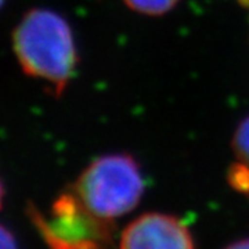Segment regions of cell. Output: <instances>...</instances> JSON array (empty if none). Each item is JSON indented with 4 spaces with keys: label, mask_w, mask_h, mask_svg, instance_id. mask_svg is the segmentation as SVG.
<instances>
[{
    "label": "cell",
    "mask_w": 249,
    "mask_h": 249,
    "mask_svg": "<svg viewBox=\"0 0 249 249\" xmlns=\"http://www.w3.org/2000/svg\"><path fill=\"white\" fill-rule=\"evenodd\" d=\"M134 13L147 17H162L175 9L181 0H122Z\"/></svg>",
    "instance_id": "5b68a950"
},
{
    "label": "cell",
    "mask_w": 249,
    "mask_h": 249,
    "mask_svg": "<svg viewBox=\"0 0 249 249\" xmlns=\"http://www.w3.org/2000/svg\"><path fill=\"white\" fill-rule=\"evenodd\" d=\"M224 249H249V238L235 241L230 245H227Z\"/></svg>",
    "instance_id": "9c48e42d"
},
{
    "label": "cell",
    "mask_w": 249,
    "mask_h": 249,
    "mask_svg": "<svg viewBox=\"0 0 249 249\" xmlns=\"http://www.w3.org/2000/svg\"><path fill=\"white\" fill-rule=\"evenodd\" d=\"M0 249H18L14 234L3 224H0Z\"/></svg>",
    "instance_id": "ba28073f"
},
{
    "label": "cell",
    "mask_w": 249,
    "mask_h": 249,
    "mask_svg": "<svg viewBox=\"0 0 249 249\" xmlns=\"http://www.w3.org/2000/svg\"><path fill=\"white\" fill-rule=\"evenodd\" d=\"M28 216L49 249H115V224L91 213L72 190L55 198L50 219L32 204Z\"/></svg>",
    "instance_id": "3957f363"
},
{
    "label": "cell",
    "mask_w": 249,
    "mask_h": 249,
    "mask_svg": "<svg viewBox=\"0 0 249 249\" xmlns=\"http://www.w3.org/2000/svg\"><path fill=\"white\" fill-rule=\"evenodd\" d=\"M144 187L142 168L132 155L108 154L82 170L72 191L91 213L114 220L140 204Z\"/></svg>",
    "instance_id": "7a4b0ae2"
},
{
    "label": "cell",
    "mask_w": 249,
    "mask_h": 249,
    "mask_svg": "<svg viewBox=\"0 0 249 249\" xmlns=\"http://www.w3.org/2000/svg\"><path fill=\"white\" fill-rule=\"evenodd\" d=\"M227 184L231 187L234 191L249 196V165L237 160L231 163L227 169Z\"/></svg>",
    "instance_id": "8992f818"
},
{
    "label": "cell",
    "mask_w": 249,
    "mask_h": 249,
    "mask_svg": "<svg viewBox=\"0 0 249 249\" xmlns=\"http://www.w3.org/2000/svg\"><path fill=\"white\" fill-rule=\"evenodd\" d=\"M4 4V0H0V9H1V6Z\"/></svg>",
    "instance_id": "7c38bea8"
},
{
    "label": "cell",
    "mask_w": 249,
    "mask_h": 249,
    "mask_svg": "<svg viewBox=\"0 0 249 249\" xmlns=\"http://www.w3.org/2000/svg\"><path fill=\"white\" fill-rule=\"evenodd\" d=\"M237 3L240 4L241 7L249 10V0H237Z\"/></svg>",
    "instance_id": "8fae6325"
},
{
    "label": "cell",
    "mask_w": 249,
    "mask_h": 249,
    "mask_svg": "<svg viewBox=\"0 0 249 249\" xmlns=\"http://www.w3.org/2000/svg\"><path fill=\"white\" fill-rule=\"evenodd\" d=\"M3 199H4V186H3V181L0 178V209L3 206Z\"/></svg>",
    "instance_id": "30bf717a"
},
{
    "label": "cell",
    "mask_w": 249,
    "mask_h": 249,
    "mask_svg": "<svg viewBox=\"0 0 249 249\" xmlns=\"http://www.w3.org/2000/svg\"><path fill=\"white\" fill-rule=\"evenodd\" d=\"M231 148L237 160L249 165V115L245 116L234 130Z\"/></svg>",
    "instance_id": "52a82bcc"
},
{
    "label": "cell",
    "mask_w": 249,
    "mask_h": 249,
    "mask_svg": "<svg viewBox=\"0 0 249 249\" xmlns=\"http://www.w3.org/2000/svg\"><path fill=\"white\" fill-rule=\"evenodd\" d=\"M11 42L24 73L42 80L60 97L78 67L75 36L68 21L54 10H29L14 28Z\"/></svg>",
    "instance_id": "6da1fadb"
},
{
    "label": "cell",
    "mask_w": 249,
    "mask_h": 249,
    "mask_svg": "<svg viewBox=\"0 0 249 249\" xmlns=\"http://www.w3.org/2000/svg\"><path fill=\"white\" fill-rule=\"evenodd\" d=\"M119 249H196V242L180 219L150 212L139 216L124 229Z\"/></svg>",
    "instance_id": "277c9868"
}]
</instances>
